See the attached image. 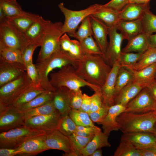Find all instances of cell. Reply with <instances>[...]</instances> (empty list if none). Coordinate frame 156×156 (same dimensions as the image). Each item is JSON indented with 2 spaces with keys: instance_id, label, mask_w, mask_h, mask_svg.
<instances>
[{
  "instance_id": "6da1fadb",
  "label": "cell",
  "mask_w": 156,
  "mask_h": 156,
  "mask_svg": "<svg viewBox=\"0 0 156 156\" xmlns=\"http://www.w3.org/2000/svg\"><path fill=\"white\" fill-rule=\"evenodd\" d=\"M112 67L103 56L84 55L78 60L76 73L89 83L100 88L103 86Z\"/></svg>"
},
{
  "instance_id": "7a4b0ae2",
  "label": "cell",
  "mask_w": 156,
  "mask_h": 156,
  "mask_svg": "<svg viewBox=\"0 0 156 156\" xmlns=\"http://www.w3.org/2000/svg\"><path fill=\"white\" fill-rule=\"evenodd\" d=\"M117 121L123 133L146 132L153 134L156 116L153 111L144 113L124 112Z\"/></svg>"
},
{
  "instance_id": "3957f363",
  "label": "cell",
  "mask_w": 156,
  "mask_h": 156,
  "mask_svg": "<svg viewBox=\"0 0 156 156\" xmlns=\"http://www.w3.org/2000/svg\"><path fill=\"white\" fill-rule=\"evenodd\" d=\"M78 61L64 52L60 49L45 60L35 64L37 70L41 86L47 91L54 92L56 88L51 85L48 76L51 72L57 68H60L71 65L76 68Z\"/></svg>"
},
{
  "instance_id": "277c9868",
  "label": "cell",
  "mask_w": 156,
  "mask_h": 156,
  "mask_svg": "<svg viewBox=\"0 0 156 156\" xmlns=\"http://www.w3.org/2000/svg\"><path fill=\"white\" fill-rule=\"evenodd\" d=\"M57 72L51 73L50 82L56 88L66 87L70 90H78L83 87H89L95 92L101 95V88L86 82L76 73L75 68L71 65H68L60 68Z\"/></svg>"
},
{
  "instance_id": "5b68a950",
  "label": "cell",
  "mask_w": 156,
  "mask_h": 156,
  "mask_svg": "<svg viewBox=\"0 0 156 156\" xmlns=\"http://www.w3.org/2000/svg\"><path fill=\"white\" fill-rule=\"evenodd\" d=\"M63 25L61 22L50 21L42 40L37 62L47 59L60 49V39L63 35Z\"/></svg>"
},
{
  "instance_id": "8992f818",
  "label": "cell",
  "mask_w": 156,
  "mask_h": 156,
  "mask_svg": "<svg viewBox=\"0 0 156 156\" xmlns=\"http://www.w3.org/2000/svg\"><path fill=\"white\" fill-rule=\"evenodd\" d=\"M46 134L44 132L23 125L0 133V148H16L33 137Z\"/></svg>"
},
{
  "instance_id": "52a82bcc",
  "label": "cell",
  "mask_w": 156,
  "mask_h": 156,
  "mask_svg": "<svg viewBox=\"0 0 156 156\" xmlns=\"http://www.w3.org/2000/svg\"><path fill=\"white\" fill-rule=\"evenodd\" d=\"M100 5L95 4L83 10H73L66 8L63 3H60L58 7L65 17L62 27L63 34L67 33L70 36L76 31L80 23L97 11Z\"/></svg>"
},
{
  "instance_id": "ba28073f",
  "label": "cell",
  "mask_w": 156,
  "mask_h": 156,
  "mask_svg": "<svg viewBox=\"0 0 156 156\" xmlns=\"http://www.w3.org/2000/svg\"><path fill=\"white\" fill-rule=\"evenodd\" d=\"M0 23V44L22 52L29 44L24 34L6 19Z\"/></svg>"
},
{
  "instance_id": "9c48e42d",
  "label": "cell",
  "mask_w": 156,
  "mask_h": 156,
  "mask_svg": "<svg viewBox=\"0 0 156 156\" xmlns=\"http://www.w3.org/2000/svg\"><path fill=\"white\" fill-rule=\"evenodd\" d=\"M27 72L17 79L0 87V102L8 106L32 84Z\"/></svg>"
},
{
  "instance_id": "30bf717a",
  "label": "cell",
  "mask_w": 156,
  "mask_h": 156,
  "mask_svg": "<svg viewBox=\"0 0 156 156\" xmlns=\"http://www.w3.org/2000/svg\"><path fill=\"white\" fill-rule=\"evenodd\" d=\"M62 116L59 112L33 117L25 120L23 125L46 134L58 129Z\"/></svg>"
},
{
  "instance_id": "8fae6325",
  "label": "cell",
  "mask_w": 156,
  "mask_h": 156,
  "mask_svg": "<svg viewBox=\"0 0 156 156\" xmlns=\"http://www.w3.org/2000/svg\"><path fill=\"white\" fill-rule=\"evenodd\" d=\"M155 102L148 89L144 88L128 103L124 112L144 113L152 111Z\"/></svg>"
},
{
  "instance_id": "7c38bea8",
  "label": "cell",
  "mask_w": 156,
  "mask_h": 156,
  "mask_svg": "<svg viewBox=\"0 0 156 156\" xmlns=\"http://www.w3.org/2000/svg\"><path fill=\"white\" fill-rule=\"evenodd\" d=\"M116 27L108 28L109 42L106 51L103 56L106 62L111 66L118 62L122 52L121 46L124 40L122 34L117 31Z\"/></svg>"
},
{
  "instance_id": "4fadbf2b",
  "label": "cell",
  "mask_w": 156,
  "mask_h": 156,
  "mask_svg": "<svg viewBox=\"0 0 156 156\" xmlns=\"http://www.w3.org/2000/svg\"><path fill=\"white\" fill-rule=\"evenodd\" d=\"M25 120L24 112L12 105H8L4 111L0 113V132L23 126Z\"/></svg>"
},
{
  "instance_id": "5bb4252c",
  "label": "cell",
  "mask_w": 156,
  "mask_h": 156,
  "mask_svg": "<svg viewBox=\"0 0 156 156\" xmlns=\"http://www.w3.org/2000/svg\"><path fill=\"white\" fill-rule=\"evenodd\" d=\"M45 142L49 149H54L64 152V156H77L72 147L69 139L58 129L46 135Z\"/></svg>"
},
{
  "instance_id": "9a60e30c",
  "label": "cell",
  "mask_w": 156,
  "mask_h": 156,
  "mask_svg": "<svg viewBox=\"0 0 156 156\" xmlns=\"http://www.w3.org/2000/svg\"><path fill=\"white\" fill-rule=\"evenodd\" d=\"M121 66L118 62L113 65L105 83L101 88L103 104L105 106L110 107L115 104L116 79L118 70Z\"/></svg>"
},
{
  "instance_id": "2e32d148",
  "label": "cell",
  "mask_w": 156,
  "mask_h": 156,
  "mask_svg": "<svg viewBox=\"0 0 156 156\" xmlns=\"http://www.w3.org/2000/svg\"><path fill=\"white\" fill-rule=\"evenodd\" d=\"M46 135L30 138L16 148V155L32 156L49 150L46 142Z\"/></svg>"
},
{
  "instance_id": "e0dca14e",
  "label": "cell",
  "mask_w": 156,
  "mask_h": 156,
  "mask_svg": "<svg viewBox=\"0 0 156 156\" xmlns=\"http://www.w3.org/2000/svg\"><path fill=\"white\" fill-rule=\"evenodd\" d=\"M51 21L40 16L24 33L28 43L40 46L47 29Z\"/></svg>"
},
{
  "instance_id": "ac0fdd59",
  "label": "cell",
  "mask_w": 156,
  "mask_h": 156,
  "mask_svg": "<svg viewBox=\"0 0 156 156\" xmlns=\"http://www.w3.org/2000/svg\"><path fill=\"white\" fill-rule=\"evenodd\" d=\"M121 138L129 142L137 149L156 147V137L151 133L137 132L123 133Z\"/></svg>"
},
{
  "instance_id": "d6986e66",
  "label": "cell",
  "mask_w": 156,
  "mask_h": 156,
  "mask_svg": "<svg viewBox=\"0 0 156 156\" xmlns=\"http://www.w3.org/2000/svg\"><path fill=\"white\" fill-rule=\"evenodd\" d=\"M125 107L121 105H114L109 107L105 118L98 123L102 125L103 132L108 136L112 131L120 130L117 118L119 114L125 112Z\"/></svg>"
},
{
  "instance_id": "ffe728a7",
  "label": "cell",
  "mask_w": 156,
  "mask_h": 156,
  "mask_svg": "<svg viewBox=\"0 0 156 156\" xmlns=\"http://www.w3.org/2000/svg\"><path fill=\"white\" fill-rule=\"evenodd\" d=\"M92 36L103 54L106 51L108 42L107 40L108 28L104 24L92 15H90Z\"/></svg>"
},
{
  "instance_id": "44dd1931",
  "label": "cell",
  "mask_w": 156,
  "mask_h": 156,
  "mask_svg": "<svg viewBox=\"0 0 156 156\" xmlns=\"http://www.w3.org/2000/svg\"><path fill=\"white\" fill-rule=\"evenodd\" d=\"M150 8L149 2L143 4L129 3L119 11L120 20L130 21L141 19Z\"/></svg>"
},
{
  "instance_id": "7402d4cb",
  "label": "cell",
  "mask_w": 156,
  "mask_h": 156,
  "mask_svg": "<svg viewBox=\"0 0 156 156\" xmlns=\"http://www.w3.org/2000/svg\"><path fill=\"white\" fill-rule=\"evenodd\" d=\"M119 11L112 8L100 5L97 11L92 15L108 28L116 27L120 21Z\"/></svg>"
},
{
  "instance_id": "603a6c76",
  "label": "cell",
  "mask_w": 156,
  "mask_h": 156,
  "mask_svg": "<svg viewBox=\"0 0 156 156\" xmlns=\"http://www.w3.org/2000/svg\"><path fill=\"white\" fill-rule=\"evenodd\" d=\"M69 89L63 87L56 88L53 92V101L54 105L62 116L68 115L72 109L68 97Z\"/></svg>"
},
{
  "instance_id": "cb8c5ba5",
  "label": "cell",
  "mask_w": 156,
  "mask_h": 156,
  "mask_svg": "<svg viewBox=\"0 0 156 156\" xmlns=\"http://www.w3.org/2000/svg\"><path fill=\"white\" fill-rule=\"evenodd\" d=\"M25 71L11 63L0 62V87L17 79Z\"/></svg>"
},
{
  "instance_id": "d4e9b609",
  "label": "cell",
  "mask_w": 156,
  "mask_h": 156,
  "mask_svg": "<svg viewBox=\"0 0 156 156\" xmlns=\"http://www.w3.org/2000/svg\"><path fill=\"white\" fill-rule=\"evenodd\" d=\"M116 28L120 31L124 39L127 40L144 32L141 19L130 21H120Z\"/></svg>"
},
{
  "instance_id": "484cf974",
  "label": "cell",
  "mask_w": 156,
  "mask_h": 156,
  "mask_svg": "<svg viewBox=\"0 0 156 156\" xmlns=\"http://www.w3.org/2000/svg\"><path fill=\"white\" fill-rule=\"evenodd\" d=\"M122 50L123 52H135L142 53L150 47L148 35L144 32L131 38Z\"/></svg>"
},
{
  "instance_id": "4316f807",
  "label": "cell",
  "mask_w": 156,
  "mask_h": 156,
  "mask_svg": "<svg viewBox=\"0 0 156 156\" xmlns=\"http://www.w3.org/2000/svg\"><path fill=\"white\" fill-rule=\"evenodd\" d=\"M156 72V63L140 70L133 71L132 82L144 88L147 87L155 79Z\"/></svg>"
},
{
  "instance_id": "83f0119b",
  "label": "cell",
  "mask_w": 156,
  "mask_h": 156,
  "mask_svg": "<svg viewBox=\"0 0 156 156\" xmlns=\"http://www.w3.org/2000/svg\"><path fill=\"white\" fill-rule=\"evenodd\" d=\"M132 82L123 88L114 99V104L126 107L128 103L134 98L144 88Z\"/></svg>"
},
{
  "instance_id": "f1b7e54d",
  "label": "cell",
  "mask_w": 156,
  "mask_h": 156,
  "mask_svg": "<svg viewBox=\"0 0 156 156\" xmlns=\"http://www.w3.org/2000/svg\"><path fill=\"white\" fill-rule=\"evenodd\" d=\"M108 137L101 130L96 134L86 146L82 150V156H90L96 150L104 147H109L111 144Z\"/></svg>"
},
{
  "instance_id": "f546056e",
  "label": "cell",
  "mask_w": 156,
  "mask_h": 156,
  "mask_svg": "<svg viewBox=\"0 0 156 156\" xmlns=\"http://www.w3.org/2000/svg\"><path fill=\"white\" fill-rule=\"evenodd\" d=\"M0 62L11 63L26 71V67L22 58V52L7 48L1 44Z\"/></svg>"
},
{
  "instance_id": "4dcf8cb0",
  "label": "cell",
  "mask_w": 156,
  "mask_h": 156,
  "mask_svg": "<svg viewBox=\"0 0 156 156\" xmlns=\"http://www.w3.org/2000/svg\"><path fill=\"white\" fill-rule=\"evenodd\" d=\"M39 16L38 14L26 12L23 14L8 17L6 20L24 33Z\"/></svg>"
},
{
  "instance_id": "1f68e13d",
  "label": "cell",
  "mask_w": 156,
  "mask_h": 156,
  "mask_svg": "<svg viewBox=\"0 0 156 156\" xmlns=\"http://www.w3.org/2000/svg\"><path fill=\"white\" fill-rule=\"evenodd\" d=\"M46 91L41 86H35L32 83L21 93L11 105L16 107H19L30 102Z\"/></svg>"
},
{
  "instance_id": "d6a6232c",
  "label": "cell",
  "mask_w": 156,
  "mask_h": 156,
  "mask_svg": "<svg viewBox=\"0 0 156 156\" xmlns=\"http://www.w3.org/2000/svg\"><path fill=\"white\" fill-rule=\"evenodd\" d=\"M156 63V48L150 47L141 54L134 65L128 68L133 71H138Z\"/></svg>"
},
{
  "instance_id": "836d02e7",
  "label": "cell",
  "mask_w": 156,
  "mask_h": 156,
  "mask_svg": "<svg viewBox=\"0 0 156 156\" xmlns=\"http://www.w3.org/2000/svg\"><path fill=\"white\" fill-rule=\"evenodd\" d=\"M133 77V72L131 70L125 66L120 67L116 79L115 98L123 88L132 82Z\"/></svg>"
},
{
  "instance_id": "e575fe53",
  "label": "cell",
  "mask_w": 156,
  "mask_h": 156,
  "mask_svg": "<svg viewBox=\"0 0 156 156\" xmlns=\"http://www.w3.org/2000/svg\"><path fill=\"white\" fill-rule=\"evenodd\" d=\"M53 92L46 91L38 96L30 102L17 107L24 112L30 109L44 104L53 100Z\"/></svg>"
},
{
  "instance_id": "d590c367",
  "label": "cell",
  "mask_w": 156,
  "mask_h": 156,
  "mask_svg": "<svg viewBox=\"0 0 156 156\" xmlns=\"http://www.w3.org/2000/svg\"><path fill=\"white\" fill-rule=\"evenodd\" d=\"M0 7L3 11L6 18L25 13L16 0H0Z\"/></svg>"
},
{
  "instance_id": "8d00e7d4",
  "label": "cell",
  "mask_w": 156,
  "mask_h": 156,
  "mask_svg": "<svg viewBox=\"0 0 156 156\" xmlns=\"http://www.w3.org/2000/svg\"><path fill=\"white\" fill-rule=\"evenodd\" d=\"M57 112L58 111L55 107L52 100L44 104L24 112V118L25 120L33 117L50 114Z\"/></svg>"
},
{
  "instance_id": "74e56055",
  "label": "cell",
  "mask_w": 156,
  "mask_h": 156,
  "mask_svg": "<svg viewBox=\"0 0 156 156\" xmlns=\"http://www.w3.org/2000/svg\"><path fill=\"white\" fill-rule=\"evenodd\" d=\"M68 115L77 126L95 127L88 113L79 110L71 109Z\"/></svg>"
},
{
  "instance_id": "f35d334b",
  "label": "cell",
  "mask_w": 156,
  "mask_h": 156,
  "mask_svg": "<svg viewBox=\"0 0 156 156\" xmlns=\"http://www.w3.org/2000/svg\"><path fill=\"white\" fill-rule=\"evenodd\" d=\"M81 23L77 30L70 36L80 42L93 35L90 16L85 18Z\"/></svg>"
},
{
  "instance_id": "ab89813d",
  "label": "cell",
  "mask_w": 156,
  "mask_h": 156,
  "mask_svg": "<svg viewBox=\"0 0 156 156\" xmlns=\"http://www.w3.org/2000/svg\"><path fill=\"white\" fill-rule=\"evenodd\" d=\"M114 156H141L138 150L129 141L121 138Z\"/></svg>"
},
{
  "instance_id": "60d3db41",
  "label": "cell",
  "mask_w": 156,
  "mask_h": 156,
  "mask_svg": "<svg viewBox=\"0 0 156 156\" xmlns=\"http://www.w3.org/2000/svg\"><path fill=\"white\" fill-rule=\"evenodd\" d=\"M80 42L84 55H101L103 56V53L92 36L88 37Z\"/></svg>"
},
{
  "instance_id": "b9f144b4",
  "label": "cell",
  "mask_w": 156,
  "mask_h": 156,
  "mask_svg": "<svg viewBox=\"0 0 156 156\" xmlns=\"http://www.w3.org/2000/svg\"><path fill=\"white\" fill-rule=\"evenodd\" d=\"M68 137L73 149L77 156H81V151L91 140L94 136L85 137L73 133Z\"/></svg>"
},
{
  "instance_id": "7bdbcfd3",
  "label": "cell",
  "mask_w": 156,
  "mask_h": 156,
  "mask_svg": "<svg viewBox=\"0 0 156 156\" xmlns=\"http://www.w3.org/2000/svg\"><path fill=\"white\" fill-rule=\"evenodd\" d=\"M141 19L144 33L150 35L156 32V15L150 10L145 12Z\"/></svg>"
},
{
  "instance_id": "ee69618b",
  "label": "cell",
  "mask_w": 156,
  "mask_h": 156,
  "mask_svg": "<svg viewBox=\"0 0 156 156\" xmlns=\"http://www.w3.org/2000/svg\"><path fill=\"white\" fill-rule=\"evenodd\" d=\"M77 125L68 115L62 116L58 130L64 135L68 136L76 130Z\"/></svg>"
},
{
  "instance_id": "f6af8a7d",
  "label": "cell",
  "mask_w": 156,
  "mask_h": 156,
  "mask_svg": "<svg viewBox=\"0 0 156 156\" xmlns=\"http://www.w3.org/2000/svg\"><path fill=\"white\" fill-rule=\"evenodd\" d=\"M142 54L122 51L118 62L121 66L127 67L131 66L136 63Z\"/></svg>"
},
{
  "instance_id": "bcb514c9",
  "label": "cell",
  "mask_w": 156,
  "mask_h": 156,
  "mask_svg": "<svg viewBox=\"0 0 156 156\" xmlns=\"http://www.w3.org/2000/svg\"><path fill=\"white\" fill-rule=\"evenodd\" d=\"M83 94L81 89L78 90L69 89L68 97L71 109L79 110L81 104Z\"/></svg>"
},
{
  "instance_id": "7dc6e473",
  "label": "cell",
  "mask_w": 156,
  "mask_h": 156,
  "mask_svg": "<svg viewBox=\"0 0 156 156\" xmlns=\"http://www.w3.org/2000/svg\"><path fill=\"white\" fill-rule=\"evenodd\" d=\"M66 53L77 61L80 60L84 55L80 42L77 40H71Z\"/></svg>"
},
{
  "instance_id": "c3c4849f",
  "label": "cell",
  "mask_w": 156,
  "mask_h": 156,
  "mask_svg": "<svg viewBox=\"0 0 156 156\" xmlns=\"http://www.w3.org/2000/svg\"><path fill=\"white\" fill-rule=\"evenodd\" d=\"M109 107L103 105L99 109L96 111L88 113L92 121L98 123L101 122L107 115Z\"/></svg>"
},
{
  "instance_id": "681fc988",
  "label": "cell",
  "mask_w": 156,
  "mask_h": 156,
  "mask_svg": "<svg viewBox=\"0 0 156 156\" xmlns=\"http://www.w3.org/2000/svg\"><path fill=\"white\" fill-rule=\"evenodd\" d=\"M39 46L37 44L29 43L22 52V58L26 67L28 64L33 63V54L34 51Z\"/></svg>"
},
{
  "instance_id": "f907efd6",
  "label": "cell",
  "mask_w": 156,
  "mask_h": 156,
  "mask_svg": "<svg viewBox=\"0 0 156 156\" xmlns=\"http://www.w3.org/2000/svg\"><path fill=\"white\" fill-rule=\"evenodd\" d=\"M26 71L33 85L41 86L35 65L33 63L28 64L26 66Z\"/></svg>"
},
{
  "instance_id": "816d5d0a",
  "label": "cell",
  "mask_w": 156,
  "mask_h": 156,
  "mask_svg": "<svg viewBox=\"0 0 156 156\" xmlns=\"http://www.w3.org/2000/svg\"><path fill=\"white\" fill-rule=\"evenodd\" d=\"M103 103L101 95L95 92L91 96L90 105V112H94L99 109L102 106Z\"/></svg>"
},
{
  "instance_id": "f5cc1de1",
  "label": "cell",
  "mask_w": 156,
  "mask_h": 156,
  "mask_svg": "<svg viewBox=\"0 0 156 156\" xmlns=\"http://www.w3.org/2000/svg\"><path fill=\"white\" fill-rule=\"evenodd\" d=\"M129 0H111L104 5L120 11L129 3Z\"/></svg>"
},
{
  "instance_id": "db71d44e",
  "label": "cell",
  "mask_w": 156,
  "mask_h": 156,
  "mask_svg": "<svg viewBox=\"0 0 156 156\" xmlns=\"http://www.w3.org/2000/svg\"><path fill=\"white\" fill-rule=\"evenodd\" d=\"M91 96H89L85 93L83 94L82 101L81 107L79 109L88 113L90 112V105Z\"/></svg>"
},
{
  "instance_id": "11a10c76",
  "label": "cell",
  "mask_w": 156,
  "mask_h": 156,
  "mask_svg": "<svg viewBox=\"0 0 156 156\" xmlns=\"http://www.w3.org/2000/svg\"><path fill=\"white\" fill-rule=\"evenodd\" d=\"M76 130L84 131L93 136H94L96 134L101 130L100 128L96 126L95 127H84L77 126Z\"/></svg>"
},
{
  "instance_id": "9f6ffc18",
  "label": "cell",
  "mask_w": 156,
  "mask_h": 156,
  "mask_svg": "<svg viewBox=\"0 0 156 156\" xmlns=\"http://www.w3.org/2000/svg\"><path fill=\"white\" fill-rule=\"evenodd\" d=\"M137 149L141 156H156V147Z\"/></svg>"
},
{
  "instance_id": "6f0895ef",
  "label": "cell",
  "mask_w": 156,
  "mask_h": 156,
  "mask_svg": "<svg viewBox=\"0 0 156 156\" xmlns=\"http://www.w3.org/2000/svg\"><path fill=\"white\" fill-rule=\"evenodd\" d=\"M16 155V148H0V156H14Z\"/></svg>"
},
{
  "instance_id": "680465c9",
  "label": "cell",
  "mask_w": 156,
  "mask_h": 156,
  "mask_svg": "<svg viewBox=\"0 0 156 156\" xmlns=\"http://www.w3.org/2000/svg\"><path fill=\"white\" fill-rule=\"evenodd\" d=\"M147 88L148 89L155 101H156V79H155Z\"/></svg>"
},
{
  "instance_id": "91938a15",
  "label": "cell",
  "mask_w": 156,
  "mask_h": 156,
  "mask_svg": "<svg viewBox=\"0 0 156 156\" xmlns=\"http://www.w3.org/2000/svg\"><path fill=\"white\" fill-rule=\"evenodd\" d=\"M150 47L156 48V32L154 34L148 35Z\"/></svg>"
},
{
  "instance_id": "94428289",
  "label": "cell",
  "mask_w": 156,
  "mask_h": 156,
  "mask_svg": "<svg viewBox=\"0 0 156 156\" xmlns=\"http://www.w3.org/2000/svg\"><path fill=\"white\" fill-rule=\"evenodd\" d=\"M150 0H129V3H130L143 4L149 2Z\"/></svg>"
},
{
  "instance_id": "6125c7cd",
  "label": "cell",
  "mask_w": 156,
  "mask_h": 156,
  "mask_svg": "<svg viewBox=\"0 0 156 156\" xmlns=\"http://www.w3.org/2000/svg\"><path fill=\"white\" fill-rule=\"evenodd\" d=\"M6 19V17L2 9L0 7V23Z\"/></svg>"
},
{
  "instance_id": "be15d7a7",
  "label": "cell",
  "mask_w": 156,
  "mask_h": 156,
  "mask_svg": "<svg viewBox=\"0 0 156 156\" xmlns=\"http://www.w3.org/2000/svg\"><path fill=\"white\" fill-rule=\"evenodd\" d=\"M103 156L102 150L101 148H99L95 151L90 156Z\"/></svg>"
},
{
  "instance_id": "e7e4bbea",
  "label": "cell",
  "mask_w": 156,
  "mask_h": 156,
  "mask_svg": "<svg viewBox=\"0 0 156 156\" xmlns=\"http://www.w3.org/2000/svg\"><path fill=\"white\" fill-rule=\"evenodd\" d=\"M152 111L156 116V101L155 102Z\"/></svg>"
},
{
  "instance_id": "03108f58",
  "label": "cell",
  "mask_w": 156,
  "mask_h": 156,
  "mask_svg": "<svg viewBox=\"0 0 156 156\" xmlns=\"http://www.w3.org/2000/svg\"><path fill=\"white\" fill-rule=\"evenodd\" d=\"M153 134L156 137V123L155 124L154 127V130Z\"/></svg>"
},
{
  "instance_id": "003e7915",
  "label": "cell",
  "mask_w": 156,
  "mask_h": 156,
  "mask_svg": "<svg viewBox=\"0 0 156 156\" xmlns=\"http://www.w3.org/2000/svg\"><path fill=\"white\" fill-rule=\"evenodd\" d=\"M155 79H156V72L155 73Z\"/></svg>"
}]
</instances>
